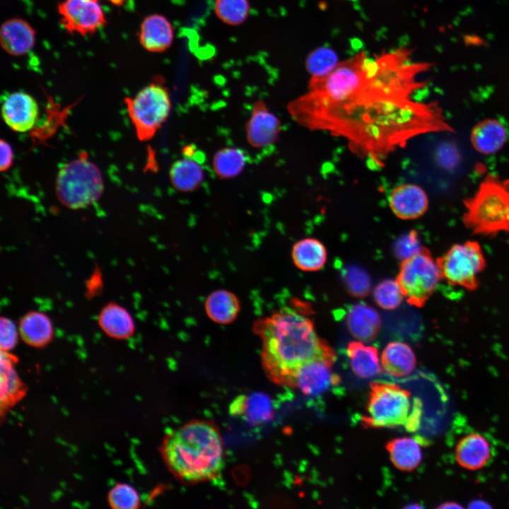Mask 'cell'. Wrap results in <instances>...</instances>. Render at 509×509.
Masks as SVG:
<instances>
[{
	"label": "cell",
	"instance_id": "25",
	"mask_svg": "<svg viewBox=\"0 0 509 509\" xmlns=\"http://www.w3.org/2000/svg\"><path fill=\"white\" fill-rule=\"evenodd\" d=\"M207 316L214 322L228 324L237 318L240 310L238 297L225 289H218L211 293L204 303Z\"/></svg>",
	"mask_w": 509,
	"mask_h": 509
},
{
	"label": "cell",
	"instance_id": "9",
	"mask_svg": "<svg viewBox=\"0 0 509 509\" xmlns=\"http://www.w3.org/2000/svg\"><path fill=\"white\" fill-rule=\"evenodd\" d=\"M436 262L441 279L469 291L477 288L479 275L486 267L481 246L475 241L452 245Z\"/></svg>",
	"mask_w": 509,
	"mask_h": 509
},
{
	"label": "cell",
	"instance_id": "8",
	"mask_svg": "<svg viewBox=\"0 0 509 509\" xmlns=\"http://www.w3.org/2000/svg\"><path fill=\"white\" fill-rule=\"evenodd\" d=\"M440 279L438 264L425 247L402 261L396 277L406 302L419 308L426 304Z\"/></svg>",
	"mask_w": 509,
	"mask_h": 509
},
{
	"label": "cell",
	"instance_id": "29",
	"mask_svg": "<svg viewBox=\"0 0 509 509\" xmlns=\"http://www.w3.org/2000/svg\"><path fill=\"white\" fill-rule=\"evenodd\" d=\"M22 391L21 383L13 367V357L8 351L1 353V402L8 404L16 400Z\"/></svg>",
	"mask_w": 509,
	"mask_h": 509
},
{
	"label": "cell",
	"instance_id": "17",
	"mask_svg": "<svg viewBox=\"0 0 509 509\" xmlns=\"http://www.w3.org/2000/svg\"><path fill=\"white\" fill-rule=\"evenodd\" d=\"M457 463L463 469L476 471L484 468L491 458V447L482 435L472 433L459 440L455 448Z\"/></svg>",
	"mask_w": 509,
	"mask_h": 509
},
{
	"label": "cell",
	"instance_id": "7",
	"mask_svg": "<svg viewBox=\"0 0 509 509\" xmlns=\"http://www.w3.org/2000/svg\"><path fill=\"white\" fill-rule=\"evenodd\" d=\"M124 101L136 136L141 141L155 136L171 110L169 91L160 80L149 83L134 98H126Z\"/></svg>",
	"mask_w": 509,
	"mask_h": 509
},
{
	"label": "cell",
	"instance_id": "15",
	"mask_svg": "<svg viewBox=\"0 0 509 509\" xmlns=\"http://www.w3.org/2000/svg\"><path fill=\"white\" fill-rule=\"evenodd\" d=\"M36 31L25 19L13 17L5 21L0 28L1 48L13 57L28 54L35 46Z\"/></svg>",
	"mask_w": 509,
	"mask_h": 509
},
{
	"label": "cell",
	"instance_id": "13",
	"mask_svg": "<svg viewBox=\"0 0 509 509\" xmlns=\"http://www.w3.org/2000/svg\"><path fill=\"white\" fill-rule=\"evenodd\" d=\"M39 113L36 100L25 92L11 93L2 103V118L6 124L16 132L32 129L38 119Z\"/></svg>",
	"mask_w": 509,
	"mask_h": 509
},
{
	"label": "cell",
	"instance_id": "41",
	"mask_svg": "<svg viewBox=\"0 0 509 509\" xmlns=\"http://www.w3.org/2000/svg\"><path fill=\"white\" fill-rule=\"evenodd\" d=\"M110 4H112L113 6L120 7L123 6L126 1V0H107Z\"/></svg>",
	"mask_w": 509,
	"mask_h": 509
},
{
	"label": "cell",
	"instance_id": "3",
	"mask_svg": "<svg viewBox=\"0 0 509 509\" xmlns=\"http://www.w3.org/2000/svg\"><path fill=\"white\" fill-rule=\"evenodd\" d=\"M160 452L170 472L187 484L211 481L225 466L221 432L212 421L193 419L164 438Z\"/></svg>",
	"mask_w": 509,
	"mask_h": 509
},
{
	"label": "cell",
	"instance_id": "18",
	"mask_svg": "<svg viewBox=\"0 0 509 509\" xmlns=\"http://www.w3.org/2000/svg\"><path fill=\"white\" fill-rule=\"evenodd\" d=\"M346 323L350 333L358 341H370L379 332L381 320L373 308L359 303L349 308Z\"/></svg>",
	"mask_w": 509,
	"mask_h": 509
},
{
	"label": "cell",
	"instance_id": "11",
	"mask_svg": "<svg viewBox=\"0 0 509 509\" xmlns=\"http://www.w3.org/2000/svg\"><path fill=\"white\" fill-rule=\"evenodd\" d=\"M335 360L320 358L312 360L296 372L292 387L307 396H317L339 383V377L332 371Z\"/></svg>",
	"mask_w": 509,
	"mask_h": 509
},
{
	"label": "cell",
	"instance_id": "21",
	"mask_svg": "<svg viewBox=\"0 0 509 509\" xmlns=\"http://www.w3.org/2000/svg\"><path fill=\"white\" fill-rule=\"evenodd\" d=\"M346 352L351 368L358 377L368 379L381 373V361L375 346L353 341L348 344Z\"/></svg>",
	"mask_w": 509,
	"mask_h": 509
},
{
	"label": "cell",
	"instance_id": "16",
	"mask_svg": "<svg viewBox=\"0 0 509 509\" xmlns=\"http://www.w3.org/2000/svg\"><path fill=\"white\" fill-rule=\"evenodd\" d=\"M138 37L140 45L146 51L162 52L171 46L174 40V30L166 17L153 13L143 19Z\"/></svg>",
	"mask_w": 509,
	"mask_h": 509
},
{
	"label": "cell",
	"instance_id": "33",
	"mask_svg": "<svg viewBox=\"0 0 509 509\" xmlns=\"http://www.w3.org/2000/svg\"><path fill=\"white\" fill-rule=\"evenodd\" d=\"M342 279L349 292L357 297L366 296L370 288L368 273L358 266H348L342 271Z\"/></svg>",
	"mask_w": 509,
	"mask_h": 509
},
{
	"label": "cell",
	"instance_id": "23",
	"mask_svg": "<svg viewBox=\"0 0 509 509\" xmlns=\"http://www.w3.org/2000/svg\"><path fill=\"white\" fill-rule=\"evenodd\" d=\"M101 329L109 337L117 339L130 337L135 325L130 313L122 306L112 303L105 305L98 316Z\"/></svg>",
	"mask_w": 509,
	"mask_h": 509
},
{
	"label": "cell",
	"instance_id": "38",
	"mask_svg": "<svg viewBox=\"0 0 509 509\" xmlns=\"http://www.w3.org/2000/svg\"><path fill=\"white\" fill-rule=\"evenodd\" d=\"M1 161L0 170L1 172L6 171L10 168L13 163V150L11 145L5 140H1Z\"/></svg>",
	"mask_w": 509,
	"mask_h": 509
},
{
	"label": "cell",
	"instance_id": "6",
	"mask_svg": "<svg viewBox=\"0 0 509 509\" xmlns=\"http://www.w3.org/2000/svg\"><path fill=\"white\" fill-rule=\"evenodd\" d=\"M367 414L363 424L368 428H394L406 430L414 408L415 397L397 384L374 381L370 384Z\"/></svg>",
	"mask_w": 509,
	"mask_h": 509
},
{
	"label": "cell",
	"instance_id": "22",
	"mask_svg": "<svg viewBox=\"0 0 509 509\" xmlns=\"http://www.w3.org/2000/svg\"><path fill=\"white\" fill-rule=\"evenodd\" d=\"M422 440L412 437L397 438L389 441L386 449L393 465L403 472L416 469L423 459Z\"/></svg>",
	"mask_w": 509,
	"mask_h": 509
},
{
	"label": "cell",
	"instance_id": "30",
	"mask_svg": "<svg viewBox=\"0 0 509 509\" xmlns=\"http://www.w3.org/2000/svg\"><path fill=\"white\" fill-rule=\"evenodd\" d=\"M214 11L224 23L238 25L247 18L250 6L248 0H215Z\"/></svg>",
	"mask_w": 509,
	"mask_h": 509
},
{
	"label": "cell",
	"instance_id": "14",
	"mask_svg": "<svg viewBox=\"0 0 509 509\" xmlns=\"http://www.w3.org/2000/svg\"><path fill=\"white\" fill-rule=\"evenodd\" d=\"M388 200L392 212L403 220L417 218L423 215L428 207L426 193L415 184L406 183L394 187Z\"/></svg>",
	"mask_w": 509,
	"mask_h": 509
},
{
	"label": "cell",
	"instance_id": "4",
	"mask_svg": "<svg viewBox=\"0 0 509 509\" xmlns=\"http://www.w3.org/2000/svg\"><path fill=\"white\" fill-rule=\"evenodd\" d=\"M464 221L474 233L509 232V186L487 180L466 204Z\"/></svg>",
	"mask_w": 509,
	"mask_h": 509
},
{
	"label": "cell",
	"instance_id": "36",
	"mask_svg": "<svg viewBox=\"0 0 509 509\" xmlns=\"http://www.w3.org/2000/svg\"><path fill=\"white\" fill-rule=\"evenodd\" d=\"M423 247L418 232L411 230L397 239L394 245V252L397 258L402 261L417 254Z\"/></svg>",
	"mask_w": 509,
	"mask_h": 509
},
{
	"label": "cell",
	"instance_id": "2",
	"mask_svg": "<svg viewBox=\"0 0 509 509\" xmlns=\"http://www.w3.org/2000/svg\"><path fill=\"white\" fill-rule=\"evenodd\" d=\"M262 341L261 361L274 383L292 387L298 370L320 358L336 359L334 349L317 334L312 320L301 311L284 307L254 323Z\"/></svg>",
	"mask_w": 509,
	"mask_h": 509
},
{
	"label": "cell",
	"instance_id": "12",
	"mask_svg": "<svg viewBox=\"0 0 509 509\" xmlns=\"http://www.w3.org/2000/svg\"><path fill=\"white\" fill-rule=\"evenodd\" d=\"M281 130L279 118L262 100L256 101L245 124L246 138L253 148H262L273 145Z\"/></svg>",
	"mask_w": 509,
	"mask_h": 509
},
{
	"label": "cell",
	"instance_id": "28",
	"mask_svg": "<svg viewBox=\"0 0 509 509\" xmlns=\"http://www.w3.org/2000/svg\"><path fill=\"white\" fill-rule=\"evenodd\" d=\"M247 162L245 152L236 147H225L216 152L212 160L215 174L223 180L239 175Z\"/></svg>",
	"mask_w": 509,
	"mask_h": 509
},
{
	"label": "cell",
	"instance_id": "34",
	"mask_svg": "<svg viewBox=\"0 0 509 509\" xmlns=\"http://www.w3.org/2000/svg\"><path fill=\"white\" fill-rule=\"evenodd\" d=\"M337 63V55L332 50L320 48L308 57L306 67L311 76H320L330 71Z\"/></svg>",
	"mask_w": 509,
	"mask_h": 509
},
{
	"label": "cell",
	"instance_id": "40",
	"mask_svg": "<svg viewBox=\"0 0 509 509\" xmlns=\"http://www.w3.org/2000/svg\"><path fill=\"white\" fill-rule=\"evenodd\" d=\"M462 508H463L462 505H461L460 503L455 502V501H447V502L443 503L438 507V508H443V509Z\"/></svg>",
	"mask_w": 509,
	"mask_h": 509
},
{
	"label": "cell",
	"instance_id": "27",
	"mask_svg": "<svg viewBox=\"0 0 509 509\" xmlns=\"http://www.w3.org/2000/svg\"><path fill=\"white\" fill-rule=\"evenodd\" d=\"M294 264L304 271L320 270L325 264L327 252L317 239L308 238L296 242L291 250Z\"/></svg>",
	"mask_w": 509,
	"mask_h": 509
},
{
	"label": "cell",
	"instance_id": "20",
	"mask_svg": "<svg viewBox=\"0 0 509 509\" xmlns=\"http://www.w3.org/2000/svg\"><path fill=\"white\" fill-rule=\"evenodd\" d=\"M508 138L506 129L495 119H484L473 128L470 140L476 151L485 155L499 151Z\"/></svg>",
	"mask_w": 509,
	"mask_h": 509
},
{
	"label": "cell",
	"instance_id": "26",
	"mask_svg": "<svg viewBox=\"0 0 509 509\" xmlns=\"http://www.w3.org/2000/svg\"><path fill=\"white\" fill-rule=\"evenodd\" d=\"M201 162L189 157L176 160L170 167L169 176L172 187L181 192L196 190L204 180Z\"/></svg>",
	"mask_w": 509,
	"mask_h": 509
},
{
	"label": "cell",
	"instance_id": "39",
	"mask_svg": "<svg viewBox=\"0 0 509 509\" xmlns=\"http://www.w3.org/2000/svg\"><path fill=\"white\" fill-rule=\"evenodd\" d=\"M469 508H492V506L486 501H484L481 499H476V500L472 501L469 503Z\"/></svg>",
	"mask_w": 509,
	"mask_h": 509
},
{
	"label": "cell",
	"instance_id": "10",
	"mask_svg": "<svg viewBox=\"0 0 509 509\" xmlns=\"http://www.w3.org/2000/svg\"><path fill=\"white\" fill-rule=\"evenodd\" d=\"M57 13L64 30L73 35H90L107 24L100 0H62Z\"/></svg>",
	"mask_w": 509,
	"mask_h": 509
},
{
	"label": "cell",
	"instance_id": "32",
	"mask_svg": "<svg viewBox=\"0 0 509 509\" xmlns=\"http://www.w3.org/2000/svg\"><path fill=\"white\" fill-rule=\"evenodd\" d=\"M109 505L115 509H135L141 503L138 491L130 484L117 483L109 491Z\"/></svg>",
	"mask_w": 509,
	"mask_h": 509
},
{
	"label": "cell",
	"instance_id": "24",
	"mask_svg": "<svg viewBox=\"0 0 509 509\" xmlns=\"http://www.w3.org/2000/svg\"><path fill=\"white\" fill-rule=\"evenodd\" d=\"M18 330L27 344L38 348L49 344L54 334L49 317L38 311L25 314L20 321Z\"/></svg>",
	"mask_w": 509,
	"mask_h": 509
},
{
	"label": "cell",
	"instance_id": "5",
	"mask_svg": "<svg viewBox=\"0 0 509 509\" xmlns=\"http://www.w3.org/2000/svg\"><path fill=\"white\" fill-rule=\"evenodd\" d=\"M103 189L101 172L86 153L64 165L57 176V197L64 206L71 209L93 204L101 197Z\"/></svg>",
	"mask_w": 509,
	"mask_h": 509
},
{
	"label": "cell",
	"instance_id": "1",
	"mask_svg": "<svg viewBox=\"0 0 509 509\" xmlns=\"http://www.w3.org/2000/svg\"><path fill=\"white\" fill-rule=\"evenodd\" d=\"M428 68L405 47L374 57L361 52L328 73L311 76L307 92L290 102L288 110L297 123L312 130L330 122L377 114L412 99L423 86L419 76Z\"/></svg>",
	"mask_w": 509,
	"mask_h": 509
},
{
	"label": "cell",
	"instance_id": "35",
	"mask_svg": "<svg viewBox=\"0 0 509 509\" xmlns=\"http://www.w3.org/2000/svg\"><path fill=\"white\" fill-rule=\"evenodd\" d=\"M238 413L243 410L249 419L254 421H263L271 415V404L267 397L263 396H253L243 401L238 402Z\"/></svg>",
	"mask_w": 509,
	"mask_h": 509
},
{
	"label": "cell",
	"instance_id": "37",
	"mask_svg": "<svg viewBox=\"0 0 509 509\" xmlns=\"http://www.w3.org/2000/svg\"><path fill=\"white\" fill-rule=\"evenodd\" d=\"M0 332L1 350L8 352L17 344L19 330L12 320L2 317L0 321Z\"/></svg>",
	"mask_w": 509,
	"mask_h": 509
},
{
	"label": "cell",
	"instance_id": "19",
	"mask_svg": "<svg viewBox=\"0 0 509 509\" xmlns=\"http://www.w3.org/2000/svg\"><path fill=\"white\" fill-rule=\"evenodd\" d=\"M380 361L382 370L395 378L409 376L416 365V358L413 349L402 341L387 344L382 352Z\"/></svg>",
	"mask_w": 509,
	"mask_h": 509
},
{
	"label": "cell",
	"instance_id": "31",
	"mask_svg": "<svg viewBox=\"0 0 509 509\" xmlns=\"http://www.w3.org/2000/svg\"><path fill=\"white\" fill-rule=\"evenodd\" d=\"M375 303L382 309L394 310L404 298L396 279H385L380 282L373 291Z\"/></svg>",
	"mask_w": 509,
	"mask_h": 509
}]
</instances>
